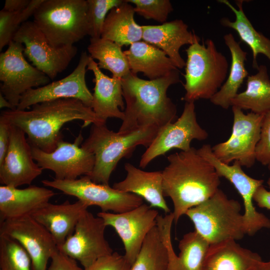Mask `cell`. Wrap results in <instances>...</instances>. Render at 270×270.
Instances as JSON below:
<instances>
[{"label": "cell", "instance_id": "25", "mask_svg": "<svg viewBox=\"0 0 270 270\" xmlns=\"http://www.w3.org/2000/svg\"><path fill=\"white\" fill-rule=\"evenodd\" d=\"M124 169L126 177L114 183L113 188L140 196L152 208H160L166 214L170 212L163 194L162 171L146 172L128 162L125 164Z\"/></svg>", "mask_w": 270, "mask_h": 270}, {"label": "cell", "instance_id": "39", "mask_svg": "<svg viewBox=\"0 0 270 270\" xmlns=\"http://www.w3.org/2000/svg\"><path fill=\"white\" fill-rule=\"evenodd\" d=\"M132 265L117 252L102 257L83 270H131Z\"/></svg>", "mask_w": 270, "mask_h": 270}, {"label": "cell", "instance_id": "9", "mask_svg": "<svg viewBox=\"0 0 270 270\" xmlns=\"http://www.w3.org/2000/svg\"><path fill=\"white\" fill-rule=\"evenodd\" d=\"M24 48L22 44L12 40L6 50L0 54V92L16 109L24 92L45 86L50 80L26 60Z\"/></svg>", "mask_w": 270, "mask_h": 270}, {"label": "cell", "instance_id": "45", "mask_svg": "<svg viewBox=\"0 0 270 270\" xmlns=\"http://www.w3.org/2000/svg\"><path fill=\"white\" fill-rule=\"evenodd\" d=\"M256 270H270V261L262 262Z\"/></svg>", "mask_w": 270, "mask_h": 270}, {"label": "cell", "instance_id": "32", "mask_svg": "<svg viewBox=\"0 0 270 270\" xmlns=\"http://www.w3.org/2000/svg\"><path fill=\"white\" fill-rule=\"evenodd\" d=\"M122 48L108 40L90 38L88 50L90 58L98 60L100 69L108 70L112 77L122 79L130 72L128 58Z\"/></svg>", "mask_w": 270, "mask_h": 270}, {"label": "cell", "instance_id": "7", "mask_svg": "<svg viewBox=\"0 0 270 270\" xmlns=\"http://www.w3.org/2000/svg\"><path fill=\"white\" fill-rule=\"evenodd\" d=\"M86 0H44L34 22L56 48L74 46L88 35Z\"/></svg>", "mask_w": 270, "mask_h": 270}, {"label": "cell", "instance_id": "26", "mask_svg": "<svg viewBox=\"0 0 270 270\" xmlns=\"http://www.w3.org/2000/svg\"><path fill=\"white\" fill-rule=\"evenodd\" d=\"M262 262L256 252L228 240L210 244L204 270H256Z\"/></svg>", "mask_w": 270, "mask_h": 270}, {"label": "cell", "instance_id": "1", "mask_svg": "<svg viewBox=\"0 0 270 270\" xmlns=\"http://www.w3.org/2000/svg\"><path fill=\"white\" fill-rule=\"evenodd\" d=\"M162 171L164 196L171 198L174 222L190 208L212 196L219 189L220 176L214 166L192 147L167 157Z\"/></svg>", "mask_w": 270, "mask_h": 270}, {"label": "cell", "instance_id": "23", "mask_svg": "<svg viewBox=\"0 0 270 270\" xmlns=\"http://www.w3.org/2000/svg\"><path fill=\"white\" fill-rule=\"evenodd\" d=\"M55 194L50 189L36 186H30L23 189L0 186V222L31 216L49 202Z\"/></svg>", "mask_w": 270, "mask_h": 270}, {"label": "cell", "instance_id": "24", "mask_svg": "<svg viewBox=\"0 0 270 270\" xmlns=\"http://www.w3.org/2000/svg\"><path fill=\"white\" fill-rule=\"evenodd\" d=\"M88 208L79 200L74 203L68 201L60 204L48 202L31 216L49 232L58 248L73 233Z\"/></svg>", "mask_w": 270, "mask_h": 270}, {"label": "cell", "instance_id": "20", "mask_svg": "<svg viewBox=\"0 0 270 270\" xmlns=\"http://www.w3.org/2000/svg\"><path fill=\"white\" fill-rule=\"evenodd\" d=\"M172 214L159 216L156 226L166 245L168 262L166 270H204L210 243L195 230L185 234L179 242L180 252L177 256L171 240V228L174 222Z\"/></svg>", "mask_w": 270, "mask_h": 270}, {"label": "cell", "instance_id": "8", "mask_svg": "<svg viewBox=\"0 0 270 270\" xmlns=\"http://www.w3.org/2000/svg\"><path fill=\"white\" fill-rule=\"evenodd\" d=\"M42 182L46 186L76 197L88 207L98 206L102 212L122 213L144 204V199L140 196L119 191L108 184L96 183L87 176L71 180H44Z\"/></svg>", "mask_w": 270, "mask_h": 270}, {"label": "cell", "instance_id": "5", "mask_svg": "<svg viewBox=\"0 0 270 270\" xmlns=\"http://www.w3.org/2000/svg\"><path fill=\"white\" fill-rule=\"evenodd\" d=\"M200 44L196 42L186 50V94L182 100L194 102L200 99L210 100L224 84L228 75L226 57L217 50L211 39Z\"/></svg>", "mask_w": 270, "mask_h": 270}, {"label": "cell", "instance_id": "40", "mask_svg": "<svg viewBox=\"0 0 270 270\" xmlns=\"http://www.w3.org/2000/svg\"><path fill=\"white\" fill-rule=\"evenodd\" d=\"M48 270H83L78 266L76 260L58 250L51 258Z\"/></svg>", "mask_w": 270, "mask_h": 270}, {"label": "cell", "instance_id": "27", "mask_svg": "<svg viewBox=\"0 0 270 270\" xmlns=\"http://www.w3.org/2000/svg\"><path fill=\"white\" fill-rule=\"evenodd\" d=\"M124 53L130 72L136 74L142 72L149 80L164 77L178 70L164 51L143 40L132 44Z\"/></svg>", "mask_w": 270, "mask_h": 270}, {"label": "cell", "instance_id": "11", "mask_svg": "<svg viewBox=\"0 0 270 270\" xmlns=\"http://www.w3.org/2000/svg\"><path fill=\"white\" fill-rule=\"evenodd\" d=\"M12 40L24 46V54L50 80L68 67L78 51L74 46L56 48L51 45L34 21L24 22Z\"/></svg>", "mask_w": 270, "mask_h": 270}, {"label": "cell", "instance_id": "21", "mask_svg": "<svg viewBox=\"0 0 270 270\" xmlns=\"http://www.w3.org/2000/svg\"><path fill=\"white\" fill-rule=\"evenodd\" d=\"M142 26L143 41L164 51L177 68H182L186 66L180 53L181 47L200 41V38L190 31L188 25L181 20Z\"/></svg>", "mask_w": 270, "mask_h": 270}, {"label": "cell", "instance_id": "17", "mask_svg": "<svg viewBox=\"0 0 270 270\" xmlns=\"http://www.w3.org/2000/svg\"><path fill=\"white\" fill-rule=\"evenodd\" d=\"M0 235L16 240L24 248L32 270H47L48 260L58 250L51 234L32 216L1 222Z\"/></svg>", "mask_w": 270, "mask_h": 270}, {"label": "cell", "instance_id": "16", "mask_svg": "<svg viewBox=\"0 0 270 270\" xmlns=\"http://www.w3.org/2000/svg\"><path fill=\"white\" fill-rule=\"evenodd\" d=\"M82 140L80 134L72 143L61 139L50 152L30 145L34 160L42 170L52 171L56 179L71 180L88 176L94 168L95 158L92 153L80 146Z\"/></svg>", "mask_w": 270, "mask_h": 270}, {"label": "cell", "instance_id": "43", "mask_svg": "<svg viewBox=\"0 0 270 270\" xmlns=\"http://www.w3.org/2000/svg\"><path fill=\"white\" fill-rule=\"evenodd\" d=\"M31 0H6L2 10L10 12L24 10L30 3Z\"/></svg>", "mask_w": 270, "mask_h": 270}, {"label": "cell", "instance_id": "33", "mask_svg": "<svg viewBox=\"0 0 270 270\" xmlns=\"http://www.w3.org/2000/svg\"><path fill=\"white\" fill-rule=\"evenodd\" d=\"M168 262V248L156 226L146 238L131 270H166Z\"/></svg>", "mask_w": 270, "mask_h": 270}, {"label": "cell", "instance_id": "31", "mask_svg": "<svg viewBox=\"0 0 270 270\" xmlns=\"http://www.w3.org/2000/svg\"><path fill=\"white\" fill-rule=\"evenodd\" d=\"M257 70L247 77L246 89L238 94L232 100L231 106L264 114L270 112V79L265 65L260 66Z\"/></svg>", "mask_w": 270, "mask_h": 270}, {"label": "cell", "instance_id": "38", "mask_svg": "<svg viewBox=\"0 0 270 270\" xmlns=\"http://www.w3.org/2000/svg\"><path fill=\"white\" fill-rule=\"evenodd\" d=\"M256 158L262 165L270 164V112L264 114L260 139L256 149Z\"/></svg>", "mask_w": 270, "mask_h": 270}, {"label": "cell", "instance_id": "28", "mask_svg": "<svg viewBox=\"0 0 270 270\" xmlns=\"http://www.w3.org/2000/svg\"><path fill=\"white\" fill-rule=\"evenodd\" d=\"M134 13V6L123 0L108 13L101 38L110 40L121 47L140 41L142 26L135 22Z\"/></svg>", "mask_w": 270, "mask_h": 270}, {"label": "cell", "instance_id": "4", "mask_svg": "<svg viewBox=\"0 0 270 270\" xmlns=\"http://www.w3.org/2000/svg\"><path fill=\"white\" fill-rule=\"evenodd\" d=\"M159 130L148 126L122 134L109 130L106 123L92 124L88 136L81 146L92 153L95 158L94 168L87 176L96 183L108 184L119 161L130 156L138 146L148 148Z\"/></svg>", "mask_w": 270, "mask_h": 270}, {"label": "cell", "instance_id": "42", "mask_svg": "<svg viewBox=\"0 0 270 270\" xmlns=\"http://www.w3.org/2000/svg\"><path fill=\"white\" fill-rule=\"evenodd\" d=\"M267 184L270 188V178ZM253 200L260 208L270 210V191L267 190L262 185L256 189L253 196Z\"/></svg>", "mask_w": 270, "mask_h": 270}, {"label": "cell", "instance_id": "22", "mask_svg": "<svg viewBox=\"0 0 270 270\" xmlns=\"http://www.w3.org/2000/svg\"><path fill=\"white\" fill-rule=\"evenodd\" d=\"M87 70L92 71L94 75L95 86L91 108L97 119L100 123H106L109 118L122 120L124 104L122 79L104 74L97 62L90 56Z\"/></svg>", "mask_w": 270, "mask_h": 270}, {"label": "cell", "instance_id": "6", "mask_svg": "<svg viewBox=\"0 0 270 270\" xmlns=\"http://www.w3.org/2000/svg\"><path fill=\"white\" fill-rule=\"evenodd\" d=\"M242 206L220 188L210 198L188 210L186 214L195 230L210 244L238 240L246 234Z\"/></svg>", "mask_w": 270, "mask_h": 270}, {"label": "cell", "instance_id": "10", "mask_svg": "<svg viewBox=\"0 0 270 270\" xmlns=\"http://www.w3.org/2000/svg\"><path fill=\"white\" fill-rule=\"evenodd\" d=\"M232 108L234 122L231 134L226 141L212 147V150L224 163L237 161L242 166L251 168L256 161V149L260 139L264 114L252 112L246 114L234 106Z\"/></svg>", "mask_w": 270, "mask_h": 270}, {"label": "cell", "instance_id": "29", "mask_svg": "<svg viewBox=\"0 0 270 270\" xmlns=\"http://www.w3.org/2000/svg\"><path fill=\"white\" fill-rule=\"evenodd\" d=\"M225 44L231 55V64L226 80L218 91L210 100L214 104L227 110L231 106V102L238 94L248 73L245 67L247 52L231 33L224 36Z\"/></svg>", "mask_w": 270, "mask_h": 270}, {"label": "cell", "instance_id": "19", "mask_svg": "<svg viewBox=\"0 0 270 270\" xmlns=\"http://www.w3.org/2000/svg\"><path fill=\"white\" fill-rule=\"evenodd\" d=\"M10 125L8 148L0 164V182L4 186L18 188L30 184L43 170L34 162L31 146L25 132L20 128Z\"/></svg>", "mask_w": 270, "mask_h": 270}, {"label": "cell", "instance_id": "37", "mask_svg": "<svg viewBox=\"0 0 270 270\" xmlns=\"http://www.w3.org/2000/svg\"><path fill=\"white\" fill-rule=\"evenodd\" d=\"M133 4L134 12L146 19H152L162 24L173 11L169 0H126Z\"/></svg>", "mask_w": 270, "mask_h": 270}, {"label": "cell", "instance_id": "15", "mask_svg": "<svg viewBox=\"0 0 270 270\" xmlns=\"http://www.w3.org/2000/svg\"><path fill=\"white\" fill-rule=\"evenodd\" d=\"M158 215L156 210L144 203L122 213L100 212L97 214L106 226H112L120 238L125 250L124 256L132 266L148 234L156 226Z\"/></svg>", "mask_w": 270, "mask_h": 270}, {"label": "cell", "instance_id": "2", "mask_svg": "<svg viewBox=\"0 0 270 270\" xmlns=\"http://www.w3.org/2000/svg\"><path fill=\"white\" fill-rule=\"evenodd\" d=\"M180 82L178 70L164 77L146 80L131 72L122 78L126 104L124 118L118 132L129 134L142 128L160 130L177 119L176 105L168 96V88Z\"/></svg>", "mask_w": 270, "mask_h": 270}, {"label": "cell", "instance_id": "46", "mask_svg": "<svg viewBox=\"0 0 270 270\" xmlns=\"http://www.w3.org/2000/svg\"><path fill=\"white\" fill-rule=\"evenodd\" d=\"M268 168L270 170V164L268 165Z\"/></svg>", "mask_w": 270, "mask_h": 270}, {"label": "cell", "instance_id": "30", "mask_svg": "<svg viewBox=\"0 0 270 270\" xmlns=\"http://www.w3.org/2000/svg\"><path fill=\"white\" fill-rule=\"evenodd\" d=\"M218 2L226 5L234 13L236 17L234 21L222 18L220 21V24L223 26L234 30L241 40L250 48L252 54V67L256 70L258 68L257 56L259 54L264 55L270 60V40L254 28L244 11V0L236 1L238 8L228 0H220Z\"/></svg>", "mask_w": 270, "mask_h": 270}, {"label": "cell", "instance_id": "13", "mask_svg": "<svg viewBox=\"0 0 270 270\" xmlns=\"http://www.w3.org/2000/svg\"><path fill=\"white\" fill-rule=\"evenodd\" d=\"M198 152L214 166L220 177H224L233 184L242 196L244 208L243 216L246 234L252 236L262 228H270V220L256 210L252 202L255 192L262 185L264 180L248 176L237 161L232 165L222 162L215 156L210 144L202 145Z\"/></svg>", "mask_w": 270, "mask_h": 270}, {"label": "cell", "instance_id": "44", "mask_svg": "<svg viewBox=\"0 0 270 270\" xmlns=\"http://www.w3.org/2000/svg\"><path fill=\"white\" fill-rule=\"evenodd\" d=\"M6 108L9 110H16L12 104L0 92V108Z\"/></svg>", "mask_w": 270, "mask_h": 270}, {"label": "cell", "instance_id": "3", "mask_svg": "<svg viewBox=\"0 0 270 270\" xmlns=\"http://www.w3.org/2000/svg\"><path fill=\"white\" fill-rule=\"evenodd\" d=\"M0 118L22 129L30 145L50 152L62 139L60 129L70 122L80 120L84 126L100 123L92 109L75 98L44 102L33 105L30 110H8Z\"/></svg>", "mask_w": 270, "mask_h": 270}, {"label": "cell", "instance_id": "12", "mask_svg": "<svg viewBox=\"0 0 270 270\" xmlns=\"http://www.w3.org/2000/svg\"><path fill=\"white\" fill-rule=\"evenodd\" d=\"M208 132L198 122L194 102H186L181 116L158 132L154 140L142 154L140 167L144 168L154 159L172 148L181 151L190 149L193 140L208 138Z\"/></svg>", "mask_w": 270, "mask_h": 270}, {"label": "cell", "instance_id": "18", "mask_svg": "<svg viewBox=\"0 0 270 270\" xmlns=\"http://www.w3.org/2000/svg\"><path fill=\"white\" fill-rule=\"evenodd\" d=\"M89 57L86 52H82L77 66L68 76L24 92L16 109L26 110L38 103L64 98L77 99L91 108L92 94L86 81Z\"/></svg>", "mask_w": 270, "mask_h": 270}, {"label": "cell", "instance_id": "35", "mask_svg": "<svg viewBox=\"0 0 270 270\" xmlns=\"http://www.w3.org/2000/svg\"><path fill=\"white\" fill-rule=\"evenodd\" d=\"M44 0H31L28 6L20 11L0 12V50L8 45L21 26L32 16Z\"/></svg>", "mask_w": 270, "mask_h": 270}, {"label": "cell", "instance_id": "36", "mask_svg": "<svg viewBox=\"0 0 270 270\" xmlns=\"http://www.w3.org/2000/svg\"><path fill=\"white\" fill-rule=\"evenodd\" d=\"M88 35L90 38H101L106 16L112 8L123 0H86Z\"/></svg>", "mask_w": 270, "mask_h": 270}, {"label": "cell", "instance_id": "34", "mask_svg": "<svg viewBox=\"0 0 270 270\" xmlns=\"http://www.w3.org/2000/svg\"><path fill=\"white\" fill-rule=\"evenodd\" d=\"M0 270H32V260L16 240L0 235Z\"/></svg>", "mask_w": 270, "mask_h": 270}, {"label": "cell", "instance_id": "14", "mask_svg": "<svg viewBox=\"0 0 270 270\" xmlns=\"http://www.w3.org/2000/svg\"><path fill=\"white\" fill-rule=\"evenodd\" d=\"M106 226L102 218L94 216L87 210L73 233L58 248L86 268L98 258L114 252L104 237Z\"/></svg>", "mask_w": 270, "mask_h": 270}, {"label": "cell", "instance_id": "41", "mask_svg": "<svg viewBox=\"0 0 270 270\" xmlns=\"http://www.w3.org/2000/svg\"><path fill=\"white\" fill-rule=\"evenodd\" d=\"M10 125L0 118V164L6 156L10 140Z\"/></svg>", "mask_w": 270, "mask_h": 270}]
</instances>
